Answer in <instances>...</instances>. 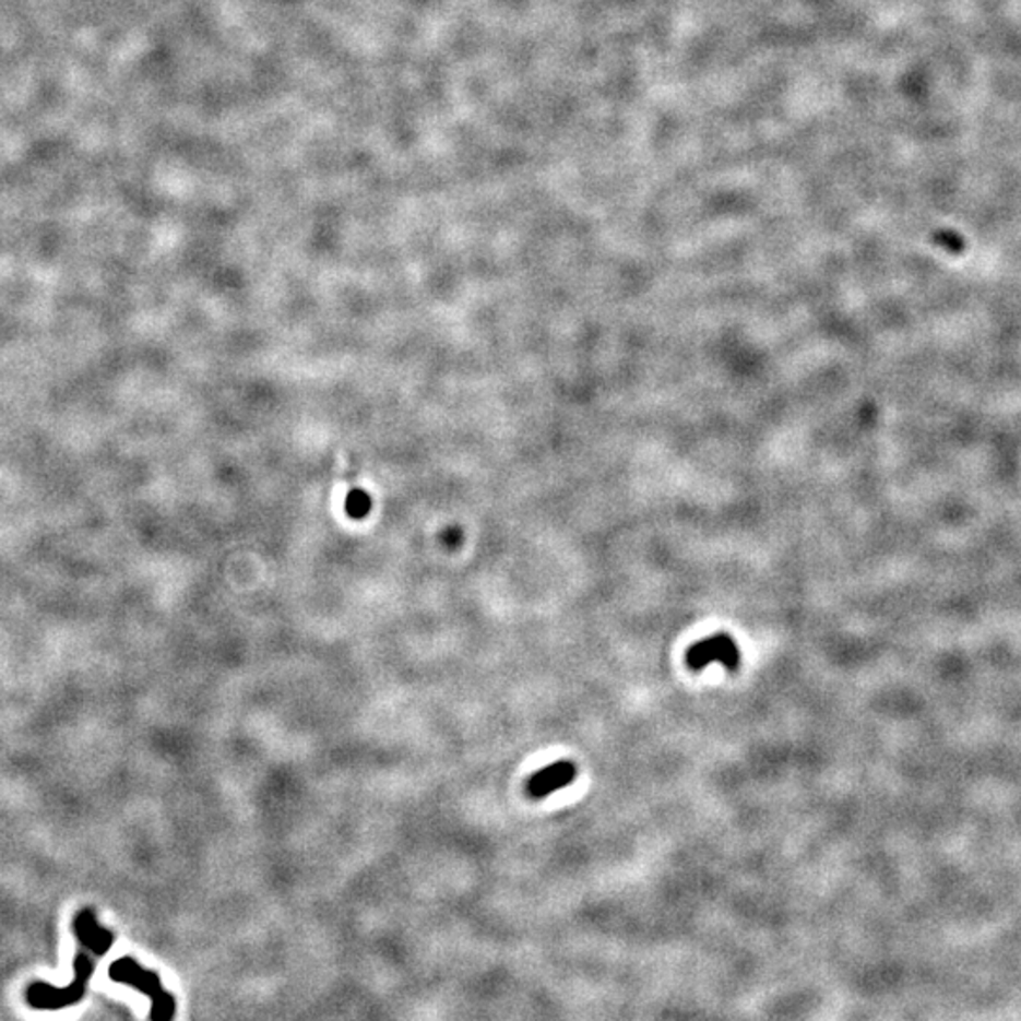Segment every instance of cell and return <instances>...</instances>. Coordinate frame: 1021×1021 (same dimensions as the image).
Returning a JSON list of instances; mask_svg holds the SVG:
<instances>
[{"label":"cell","instance_id":"1","mask_svg":"<svg viewBox=\"0 0 1021 1021\" xmlns=\"http://www.w3.org/2000/svg\"><path fill=\"white\" fill-rule=\"evenodd\" d=\"M72 927L80 945V951L74 958V980L64 987H54L46 982L31 984L25 992L28 1007L36 1010H61L84 999L95 971L93 958H105L116 940L112 930L97 922L92 909L80 910Z\"/></svg>","mask_w":1021,"mask_h":1021},{"label":"cell","instance_id":"2","mask_svg":"<svg viewBox=\"0 0 1021 1021\" xmlns=\"http://www.w3.org/2000/svg\"><path fill=\"white\" fill-rule=\"evenodd\" d=\"M108 976L116 984L131 986L152 1000L150 1020L169 1021L177 1014V999L163 987L159 974L139 965L133 958H120L108 969Z\"/></svg>","mask_w":1021,"mask_h":1021},{"label":"cell","instance_id":"5","mask_svg":"<svg viewBox=\"0 0 1021 1021\" xmlns=\"http://www.w3.org/2000/svg\"><path fill=\"white\" fill-rule=\"evenodd\" d=\"M933 239L951 254H961L965 250V240L955 231H938Z\"/></svg>","mask_w":1021,"mask_h":1021},{"label":"cell","instance_id":"4","mask_svg":"<svg viewBox=\"0 0 1021 1021\" xmlns=\"http://www.w3.org/2000/svg\"><path fill=\"white\" fill-rule=\"evenodd\" d=\"M578 768L571 761H558L530 777L526 791L532 798H545L575 782Z\"/></svg>","mask_w":1021,"mask_h":1021},{"label":"cell","instance_id":"3","mask_svg":"<svg viewBox=\"0 0 1021 1021\" xmlns=\"http://www.w3.org/2000/svg\"><path fill=\"white\" fill-rule=\"evenodd\" d=\"M723 664L725 668L736 669L740 666V649L736 641L726 634L712 636L700 640L687 651V664L692 669H704L710 664Z\"/></svg>","mask_w":1021,"mask_h":1021}]
</instances>
